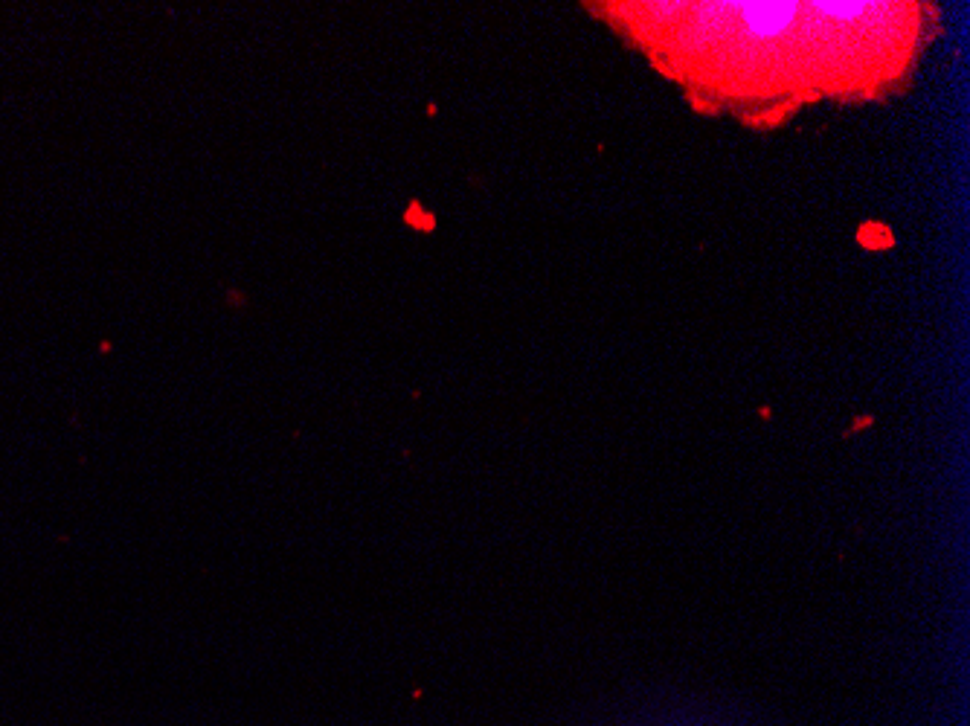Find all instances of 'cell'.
I'll return each instance as SVG.
<instances>
[{
	"label": "cell",
	"instance_id": "1",
	"mask_svg": "<svg viewBox=\"0 0 970 726\" xmlns=\"http://www.w3.org/2000/svg\"><path fill=\"white\" fill-rule=\"evenodd\" d=\"M738 9H741L747 30L758 38H770V35L788 30L799 6H793V3H744Z\"/></svg>",
	"mask_w": 970,
	"mask_h": 726
},
{
	"label": "cell",
	"instance_id": "2",
	"mask_svg": "<svg viewBox=\"0 0 970 726\" xmlns=\"http://www.w3.org/2000/svg\"><path fill=\"white\" fill-rule=\"evenodd\" d=\"M814 9H819L822 15H828L834 21H857L869 6L866 3H817Z\"/></svg>",
	"mask_w": 970,
	"mask_h": 726
}]
</instances>
